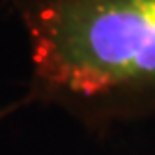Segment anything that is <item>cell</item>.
<instances>
[{
  "label": "cell",
  "instance_id": "6da1fadb",
  "mask_svg": "<svg viewBox=\"0 0 155 155\" xmlns=\"http://www.w3.org/2000/svg\"><path fill=\"white\" fill-rule=\"evenodd\" d=\"M4 2L28 41V105L99 135L155 114V0Z\"/></svg>",
  "mask_w": 155,
  "mask_h": 155
},
{
  "label": "cell",
  "instance_id": "7a4b0ae2",
  "mask_svg": "<svg viewBox=\"0 0 155 155\" xmlns=\"http://www.w3.org/2000/svg\"><path fill=\"white\" fill-rule=\"evenodd\" d=\"M25 105H28L25 97H21V99H17V101H12V103L4 105L2 108H0V121H2V120H6L9 114H13L15 110H19L21 107H25Z\"/></svg>",
  "mask_w": 155,
  "mask_h": 155
}]
</instances>
